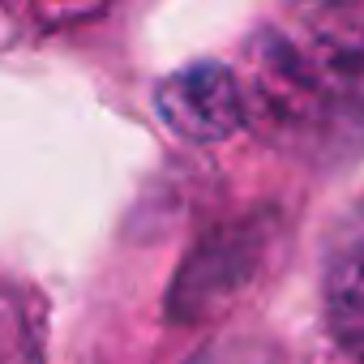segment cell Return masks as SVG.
<instances>
[{
	"label": "cell",
	"instance_id": "1",
	"mask_svg": "<svg viewBox=\"0 0 364 364\" xmlns=\"http://www.w3.org/2000/svg\"><path fill=\"white\" fill-rule=\"evenodd\" d=\"M159 112L176 133L210 141L240 124V90L232 73L215 65H193L159 86Z\"/></svg>",
	"mask_w": 364,
	"mask_h": 364
},
{
	"label": "cell",
	"instance_id": "2",
	"mask_svg": "<svg viewBox=\"0 0 364 364\" xmlns=\"http://www.w3.org/2000/svg\"><path fill=\"white\" fill-rule=\"evenodd\" d=\"M326 313L338 338L364 347V202L343 219L326 253Z\"/></svg>",
	"mask_w": 364,
	"mask_h": 364
}]
</instances>
